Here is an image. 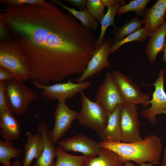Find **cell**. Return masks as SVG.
<instances>
[{"label":"cell","mask_w":166,"mask_h":166,"mask_svg":"<svg viewBox=\"0 0 166 166\" xmlns=\"http://www.w3.org/2000/svg\"><path fill=\"white\" fill-rule=\"evenodd\" d=\"M1 11L0 21L27 56L32 81L49 85L84 72L96 35L71 14L50 0Z\"/></svg>","instance_id":"1"},{"label":"cell","mask_w":166,"mask_h":166,"mask_svg":"<svg viewBox=\"0 0 166 166\" xmlns=\"http://www.w3.org/2000/svg\"><path fill=\"white\" fill-rule=\"evenodd\" d=\"M99 143L101 148L117 154L123 163L132 161L139 165L146 162L155 165L159 164L163 148L161 139L154 134L147 136L141 140L130 143L112 141Z\"/></svg>","instance_id":"2"},{"label":"cell","mask_w":166,"mask_h":166,"mask_svg":"<svg viewBox=\"0 0 166 166\" xmlns=\"http://www.w3.org/2000/svg\"><path fill=\"white\" fill-rule=\"evenodd\" d=\"M0 67L9 71L15 79L20 81L25 82L31 80L27 56L11 37L0 40Z\"/></svg>","instance_id":"3"},{"label":"cell","mask_w":166,"mask_h":166,"mask_svg":"<svg viewBox=\"0 0 166 166\" xmlns=\"http://www.w3.org/2000/svg\"><path fill=\"white\" fill-rule=\"evenodd\" d=\"M5 90L8 109L18 116L24 113L38 97L24 82L15 78L5 81Z\"/></svg>","instance_id":"4"},{"label":"cell","mask_w":166,"mask_h":166,"mask_svg":"<svg viewBox=\"0 0 166 166\" xmlns=\"http://www.w3.org/2000/svg\"><path fill=\"white\" fill-rule=\"evenodd\" d=\"M80 93L81 106L77 117L80 124L98 134L101 133L107 124L108 115L107 113L98 103L89 99L83 90Z\"/></svg>","instance_id":"5"},{"label":"cell","mask_w":166,"mask_h":166,"mask_svg":"<svg viewBox=\"0 0 166 166\" xmlns=\"http://www.w3.org/2000/svg\"><path fill=\"white\" fill-rule=\"evenodd\" d=\"M34 87L42 90V94L47 99L63 100L73 98L78 93L89 87L91 85L90 81L74 83L69 80L65 83H56L51 85H45L32 81Z\"/></svg>","instance_id":"6"},{"label":"cell","mask_w":166,"mask_h":166,"mask_svg":"<svg viewBox=\"0 0 166 166\" xmlns=\"http://www.w3.org/2000/svg\"><path fill=\"white\" fill-rule=\"evenodd\" d=\"M120 124L121 142L130 143L143 140L139 129L140 124L136 105L126 102L122 105Z\"/></svg>","instance_id":"7"},{"label":"cell","mask_w":166,"mask_h":166,"mask_svg":"<svg viewBox=\"0 0 166 166\" xmlns=\"http://www.w3.org/2000/svg\"><path fill=\"white\" fill-rule=\"evenodd\" d=\"M95 100L104 109L108 117L118 105L124 103L111 73H107L104 81L98 88Z\"/></svg>","instance_id":"8"},{"label":"cell","mask_w":166,"mask_h":166,"mask_svg":"<svg viewBox=\"0 0 166 166\" xmlns=\"http://www.w3.org/2000/svg\"><path fill=\"white\" fill-rule=\"evenodd\" d=\"M111 73L124 102L136 105L141 104L145 107L150 105L148 103L149 96L142 93L137 85L127 77L116 70H113Z\"/></svg>","instance_id":"9"},{"label":"cell","mask_w":166,"mask_h":166,"mask_svg":"<svg viewBox=\"0 0 166 166\" xmlns=\"http://www.w3.org/2000/svg\"><path fill=\"white\" fill-rule=\"evenodd\" d=\"M78 113L70 109L65 101H58L52 115L54 121V127L49 135L53 144L57 142L70 129L74 121L77 119Z\"/></svg>","instance_id":"10"},{"label":"cell","mask_w":166,"mask_h":166,"mask_svg":"<svg viewBox=\"0 0 166 166\" xmlns=\"http://www.w3.org/2000/svg\"><path fill=\"white\" fill-rule=\"evenodd\" d=\"M113 41V38L107 37L104 39L99 47L96 48L86 69L81 76L75 80L76 82H84L104 69L111 68L108 58Z\"/></svg>","instance_id":"11"},{"label":"cell","mask_w":166,"mask_h":166,"mask_svg":"<svg viewBox=\"0 0 166 166\" xmlns=\"http://www.w3.org/2000/svg\"><path fill=\"white\" fill-rule=\"evenodd\" d=\"M57 144L58 147L66 152H78L88 157L99 155L102 149L99 142L83 134L60 140Z\"/></svg>","instance_id":"12"},{"label":"cell","mask_w":166,"mask_h":166,"mask_svg":"<svg viewBox=\"0 0 166 166\" xmlns=\"http://www.w3.org/2000/svg\"><path fill=\"white\" fill-rule=\"evenodd\" d=\"M165 73L164 69H160L157 79L152 84L155 89L152 99L148 102L151 105L150 107L140 111L142 115L153 124L156 122V116L162 114V111L166 109V93L164 89Z\"/></svg>","instance_id":"13"},{"label":"cell","mask_w":166,"mask_h":166,"mask_svg":"<svg viewBox=\"0 0 166 166\" xmlns=\"http://www.w3.org/2000/svg\"><path fill=\"white\" fill-rule=\"evenodd\" d=\"M44 141V147L42 153L33 166H53L55 163L54 158L57 153L54 144L49 138V131L46 121L42 120L37 129Z\"/></svg>","instance_id":"14"},{"label":"cell","mask_w":166,"mask_h":166,"mask_svg":"<svg viewBox=\"0 0 166 166\" xmlns=\"http://www.w3.org/2000/svg\"><path fill=\"white\" fill-rule=\"evenodd\" d=\"M166 0H157L151 8H146L143 20L145 27L151 33L165 22Z\"/></svg>","instance_id":"15"},{"label":"cell","mask_w":166,"mask_h":166,"mask_svg":"<svg viewBox=\"0 0 166 166\" xmlns=\"http://www.w3.org/2000/svg\"><path fill=\"white\" fill-rule=\"evenodd\" d=\"M13 114L8 110L0 113V132L5 141L17 139L22 131L19 121Z\"/></svg>","instance_id":"16"},{"label":"cell","mask_w":166,"mask_h":166,"mask_svg":"<svg viewBox=\"0 0 166 166\" xmlns=\"http://www.w3.org/2000/svg\"><path fill=\"white\" fill-rule=\"evenodd\" d=\"M122 105L118 106L114 112L108 116L106 127L98 135L101 141L121 142V130L120 117Z\"/></svg>","instance_id":"17"},{"label":"cell","mask_w":166,"mask_h":166,"mask_svg":"<svg viewBox=\"0 0 166 166\" xmlns=\"http://www.w3.org/2000/svg\"><path fill=\"white\" fill-rule=\"evenodd\" d=\"M145 53L150 63L155 62L158 53L163 51L166 37V22L149 36Z\"/></svg>","instance_id":"18"},{"label":"cell","mask_w":166,"mask_h":166,"mask_svg":"<svg viewBox=\"0 0 166 166\" xmlns=\"http://www.w3.org/2000/svg\"><path fill=\"white\" fill-rule=\"evenodd\" d=\"M26 134L27 140L24 146V157L22 166H29L34 159H38L42 153L44 147V141L39 132L33 134L27 131Z\"/></svg>","instance_id":"19"},{"label":"cell","mask_w":166,"mask_h":166,"mask_svg":"<svg viewBox=\"0 0 166 166\" xmlns=\"http://www.w3.org/2000/svg\"><path fill=\"white\" fill-rule=\"evenodd\" d=\"M124 163L113 152L102 148L98 156L88 157L82 166H123Z\"/></svg>","instance_id":"20"},{"label":"cell","mask_w":166,"mask_h":166,"mask_svg":"<svg viewBox=\"0 0 166 166\" xmlns=\"http://www.w3.org/2000/svg\"><path fill=\"white\" fill-rule=\"evenodd\" d=\"M57 5L67 11L76 18L78 19L83 26L91 30H95L99 27L98 21L91 15L87 7L83 10H77L73 8L69 7L58 0H51Z\"/></svg>","instance_id":"21"},{"label":"cell","mask_w":166,"mask_h":166,"mask_svg":"<svg viewBox=\"0 0 166 166\" xmlns=\"http://www.w3.org/2000/svg\"><path fill=\"white\" fill-rule=\"evenodd\" d=\"M144 24L143 21L136 16L128 20L124 24L120 26L116 25L113 27L112 31L113 38L114 42L120 41L129 35L141 28Z\"/></svg>","instance_id":"22"},{"label":"cell","mask_w":166,"mask_h":166,"mask_svg":"<svg viewBox=\"0 0 166 166\" xmlns=\"http://www.w3.org/2000/svg\"><path fill=\"white\" fill-rule=\"evenodd\" d=\"M120 6V2L111 6L108 7L107 13L102 18L100 24L101 30L100 35L95 43L96 48L99 47L104 40V37L106 30L110 26L113 27L115 26L114 18L117 14V9Z\"/></svg>","instance_id":"23"},{"label":"cell","mask_w":166,"mask_h":166,"mask_svg":"<svg viewBox=\"0 0 166 166\" xmlns=\"http://www.w3.org/2000/svg\"><path fill=\"white\" fill-rule=\"evenodd\" d=\"M57 160L53 166H82L84 161L88 157L68 153L59 147L56 148Z\"/></svg>","instance_id":"24"},{"label":"cell","mask_w":166,"mask_h":166,"mask_svg":"<svg viewBox=\"0 0 166 166\" xmlns=\"http://www.w3.org/2000/svg\"><path fill=\"white\" fill-rule=\"evenodd\" d=\"M21 153L10 141L0 140V162L4 166H11L10 160L16 158Z\"/></svg>","instance_id":"25"},{"label":"cell","mask_w":166,"mask_h":166,"mask_svg":"<svg viewBox=\"0 0 166 166\" xmlns=\"http://www.w3.org/2000/svg\"><path fill=\"white\" fill-rule=\"evenodd\" d=\"M151 34V33L144 27L124 39L119 41L114 42L111 47L110 53L115 52L125 44L135 41H144L149 37Z\"/></svg>","instance_id":"26"},{"label":"cell","mask_w":166,"mask_h":166,"mask_svg":"<svg viewBox=\"0 0 166 166\" xmlns=\"http://www.w3.org/2000/svg\"><path fill=\"white\" fill-rule=\"evenodd\" d=\"M149 1V0H130L128 4L120 5L117 14L120 15L129 11H134L137 16L143 17L146 6Z\"/></svg>","instance_id":"27"},{"label":"cell","mask_w":166,"mask_h":166,"mask_svg":"<svg viewBox=\"0 0 166 166\" xmlns=\"http://www.w3.org/2000/svg\"><path fill=\"white\" fill-rule=\"evenodd\" d=\"M105 7L101 0H87L86 7L92 16L100 23L105 15Z\"/></svg>","instance_id":"28"},{"label":"cell","mask_w":166,"mask_h":166,"mask_svg":"<svg viewBox=\"0 0 166 166\" xmlns=\"http://www.w3.org/2000/svg\"><path fill=\"white\" fill-rule=\"evenodd\" d=\"M44 0H1L0 2L6 6H20L25 4H35L42 3Z\"/></svg>","instance_id":"29"},{"label":"cell","mask_w":166,"mask_h":166,"mask_svg":"<svg viewBox=\"0 0 166 166\" xmlns=\"http://www.w3.org/2000/svg\"><path fill=\"white\" fill-rule=\"evenodd\" d=\"M5 110H9L6 96L5 81H0V113Z\"/></svg>","instance_id":"30"},{"label":"cell","mask_w":166,"mask_h":166,"mask_svg":"<svg viewBox=\"0 0 166 166\" xmlns=\"http://www.w3.org/2000/svg\"><path fill=\"white\" fill-rule=\"evenodd\" d=\"M14 78V77L9 71L0 67V81H6Z\"/></svg>","instance_id":"31"},{"label":"cell","mask_w":166,"mask_h":166,"mask_svg":"<svg viewBox=\"0 0 166 166\" xmlns=\"http://www.w3.org/2000/svg\"><path fill=\"white\" fill-rule=\"evenodd\" d=\"M65 1L74 6L80 10H83L86 7V0H65Z\"/></svg>","instance_id":"32"},{"label":"cell","mask_w":166,"mask_h":166,"mask_svg":"<svg viewBox=\"0 0 166 166\" xmlns=\"http://www.w3.org/2000/svg\"><path fill=\"white\" fill-rule=\"evenodd\" d=\"M10 37L5 26L0 21V40H5Z\"/></svg>","instance_id":"33"},{"label":"cell","mask_w":166,"mask_h":166,"mask_svg":"<svg viewBox=\"0 0 166 166\" xmlns=\"http://www.w3.org/2000/svg\"><path fill=\"white\" fill-rule=\"evenodd\" d=\"M101 1L105 6L108 7L120 3L121 1V0H101Z\"/></svg>","instance_id":"34"},{"label":"cell","mask_w":166,"mask_h":166,"mask_svg":"<svg viewBox=\"0 0 166 166\" xmlns=\"http://www.w3.org/2000/svg\"><path fill=\"white\" fill-rule=\"evenodd\" d=\"M123 166H134V164L130 161H127L124 163ZM139 166H157L152 163H144L139 165Z\"/></svg>","instance_id":"35"},{"label":"cell","mask_w":166,"mask_h":166,"mask_svg":"<svg viewBox=\"0 0 166 166\" xmlns=\"http://www.w3.org/2000/svg\"><path fill=\"white\" fill-rule=\"evenodd\" d=\"M11 166H22L20 160L18 158L16 159L11 164Z\"/></svg>","instance_id":"36"},{"label":"cell","mask_w":166,"mask_h":166,"mask_svg":"<svg viewBox=\"0 0 166 166\" xmlns=\"http://www.w3.org/2000/svg\"><path fill=\"white\" fill-rule=\"evenodd\" d=\"M164 52V55L163 57V60L164 61L166 62V37L165 38V42L164 45V49L163 50Z\"/></svg>","instance_id":"37"},{"label":"cell","mask_w":166,"mask_h":166,"mask_svg":"<svg viewBox=\"0 0 166 166\" xmlns=\"http://www.w3.org/2000/svg\"><path fill=\"white\" fill-rule=\"evenodd\" d=\"M162 166H166V154H164V155Z\"/></svg>","instance_id":"38"},{"label":"cell","mask_w":166,"mask_h":166,"mask_svg":"<svg viewBox=\"0 0 166 166\" xmlns=\"http://www.w3.org/2000/svg\"><path fill=\"white\" fill-rule=\"evenodd\" d=\"M162 113H164L166 115V109L162 111Z\"/></svg>","instance_id":"39"},{"label":"cell","mask_w":166,"mask_h":166,"mask_svg":"<svg viewBox=\"0 0 166 166\" xmlns=\"http://www.w3.org/2000/svg\"><path fill=\"white\" fill-rule=\"evenodd\" d=\"M164 154H166V146L165 147V149H164Z\"/></svg>","instance_id":"40"},{"label":"cell","mask_w":166,"mask_h":166,"mask_svg":"<svg viewBox=\"0 0 166 166\" xmlns=\"http://www.w3.org/2000/svg\"></svg>","instance_id":"41"}]
</instances>
